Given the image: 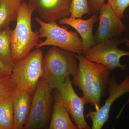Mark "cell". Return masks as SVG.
Returning <instances> with one entry per match:
<instances>
[{
  "instance_id": "obj_1",
  "label": "cell",
  "mask_w": 129,
  "mask_h": 129,
  "mask_svg": "<svg viewBox=\"0 0 129 129\" xmlns=\"http://www.w3.org/2000/svg\"><path fill=\"white\" fill-rule=\"evenodd\" d=\"M75 55L78 68L71 82L82 91L85 103L94 106L96 111L107 89L111 71L103 64L87 60L83 54Z\"/></svg>"
},
{
  "instance_id": "obj_2",
  "label": "cell",
  "mask_w": 129,
  "mask_h": 129,
  "mask_svg": "<svg viewBox=\"0 0 129 129\" xmlns=\"http://www.w3.org/2000/svg\"><path fill=\"white\" fill-rule=\"evenodd\" d=\"M75 53L52 46L43 57V77L52 90L65 81L67 77L76 75L79 61Z\"/></svg>"
},
{
  "instance_id": "obj_3",
  "label": "cell",
  "mask_w": 129,
  "mask_h": 129,
  "mask_svg": "<svg viewBox=\"0 0 129 129\" xmlns=\"http://www.w3.org/2000/svg\"><path fill=\"white\" fill-rule=\"evenodd\" d=\"M34 11L28 3L23 1L19 8L15 28L11 32V49L13 61L28 55L39 43L38 30H32L31 19Z\"/></svg>"
},
{
  "instance_id": "obj_4",
  "label": "cell",
  "mask_w": 129,
  "mask_h": 129,
  "mask_svg": "<svg viewBox=\"0 0 129 129\" xmlns=\"http://www.w3.org/2000/svg\"><path fill=\"white\" fill-rule=\"evenodd\" d=\"M35 20L39 24L40 38H45L37 44L36 48L47 46H56L77 55L83 54V43L76 31L69 30L65 26L61 27L55 21L45 22L38 17Z\"/></svg>"
},
{
  "instance_id": "obj_5",
  "label": "cell",
  "mask_w": 129,
  "mask_h": 129,
  "mask_svg": "<svg viewBox=\"0 0 129 129\" xmlns=\"http://www.w3.org/2000/svg\"><path fill=\"white\" fill-rule=\"evenodd\" d=\"M43 52L36 48L25 57L13 61L11 76L17 86L34 94L43 76Z\"/></svg>"
},
{
  "instance_id": "obj_6",
  "label": "cell",
  "mask_w": 129,
  "mask_h": 129,
  "mask_svg": "<svg viewBox=\"0 0 129 129\" xmlns=\"http://www.w3.org/2000/svg\"><path fill=\"white\" fill-rule=\"evenodd\" d=\"M52 90L42 77L32 98L29 117L23 129L46 128L53 111Z\"/></svg>"
},
{
  "instance_id": "obj_7",
  "label": "cell",
  "mask_w": 129,
  "mask_h": 129,
  "mask_svg": "<svg viewBox=\"0 0 129 129\" xmlns=\"http://www.w3.org/2000/svg\"><path fill=\"white\" fill-rule=\"evenodd\" d=\"M124 42L123 39L115 38L96 43L83 55L87 60L103 64L111 71L116 68L125 70L127 65L121 64L120 60L122 57L129 56V51L123 50L118 47L119 44Z\"/></svg>"
},
{
  "instance_id": "obj_8",
  "label": "cell",
  "mask_w": 129,
  "mask_h": 129,
  "mask_svg": "<svg viewBox=\"0 0 129 129\" xmlns=\"http://www.w3.org/2000/svg\"><path fill=\"white\" fill-rule=\"evenodd\" d=\"M54 100L62 104L72 117L78 129H90L84 114L85 102L83 97L79 96L74 90L70 76L54 89Z\"/></svg>"
},
{
  "instance_id": "obj_9",
  "label": "cell",
  "mask_w": 129,
  "mask_h": 129,
  "mask_svg": "<svg viewBox=\"0 0 129 129\" xmlns=\"http://www.w3.org/2000/svg\"><path fill=\"white\" fill-rule=\"evenodd\" d=\"M107 89L109 95L104 105L95 111H90L86 115L92 120V129H101L110 118L109 113L114 102L123 95L129 93V75L125 77L122 83H117L114 75L109 82Z\"/></svg>"
},
{
  "instance_id": "obj_10",
  "label": "cell",
  "mask_w": 129,
  "mask_h": 129,
  "mask_svg": "<svg viewBox=\"0 0 129 129\" xmlns=\"http://www.w3.org/2000/svg\"><path fill=\"white\" fill-rule=\"evenodd\" d=\"M99 12V26L94 36L95 44L118 38L125 31L122 19L116 15L108 3L102 6Z\"/></svg>"
},
{
  "instance_id": "obj_11",
  "label": "cell",
  "mask_w": 129,
  "mask_h": 129,
  "mask_svg": "<svg viewBox=\"0 0 129 129\" xmlns=\"http://www.w3.org/2000/svg\"><path fill=\"white\" fill-rule=\"evenodd\" d=\"M28 4L45 22L70 17L72 0H28Z\"/></svg>"
},
{
  "instance_id": "obj_12",
  "label": "cell",
  "mask_w": 129,
  "mask_h": 129,
  "mask_svg": "<svg viewBox=\"0 0 129 129\" xmlns=\"http://www.w3.org/2000/svg\"><path fill=\"white\" fill-rule=\"evenodd\" d=\"M98 20V14H95L86 20L82 19L81 18H72L70 17H66L59 20L58 23L69 25L76 29L83 42V55L95 44L92 30L94 24Z\"/></svg>"
},
{
  "instance_id": "obj_13",
  "label": "cell",
  "mask_w": 129,
  "mask_h": 129,
  "mask_svg": "<svg viewBox=\"0 0 129 129\" xmlns=\"http://www.w3.org/2000/svg\"><path fill=\"white\" fill-rule=\"evenodd\" d=\"M25 90L17 86L12 96L14 117V129H22L30 114L32 98Z\"/></svg>"
},
{
  "instance_id": "obj_14",
  "label": "cell",
  "mask_w": 129,
  "mask_h": 129,
  "mask_svg": "<svg viewBox=\"0 0 129 129\" xmlns=\"http://www.w3.org/2000/svg\"><path fill=\"white\" fill-rule=\"evenodd\" d=\"M48 129H78L72 122L69 114L63 106L55 101Z\"/></svg>"
},
{
  "instance_id": "obj_15",
  "label": "cell",
  "mask_w": 129,
  "mask_h": 129,
  "mask_svg": "<svg viewBox=\"0 0 129 129\" xmlns=\"http://www.w3.org/2000/svg\"><path fill=\"white\" fill-rule=\"evenodd\" d=\"M23 0H0V30L17 21Z\"/></svg>"
},
{
  "instance_id": "obj_16",
  "label": "cell",
  "mask_w": 129,
  "mask_h": 129,
  "mask_svg": "<svg viewBox=\"0 0 129 129\" xmlns=\"http://www.w3.org/2000/svg\"><path fill=\"white\" fill-rule=\"evenodd\" d=\"M14 117L12 98L0 99V129H14Z\"/></svg>"
},
{
  "instance_id": "obj_17",
  "label": "cell",
  "mask_w": 129,
  "mask_h": 129,
  "mask_svg": "<svg viewBox=\"0 0 129 129\" xmlns=\"http://www.w3.org/2000/svg\"><path fill=\"white\" fill-rule=\"evenodd\" d=\"M11 32L9 26L0 30V61L12 68L13 61L11 49Z\"/></svg>"
},
{
  "instance_id": "obj_18",
  "label": "cell",
  "mask_w": 129,
  "mask_h": 129,
  "mask_svg": "<svg viewBox=\"0 0 129 129\" xmlns=\"http://www.w3.org/2000/svg\"><path fill=\"white\" fill-rule=\"evenodd\" d=\"M70 11V17L72 18H79L84 14L91 13L88 0H72Z\"/></svg>"
},
{
  "instance_id": "obj_19",
  "label": "cell",
  "mask_w": 129,
  "mask_h": 129,
  "mask_svg": "<svg viewBox=\"0 0 129 129\" xmlns=\"http://www.w3.org/2000/svg\"><path fill=\"white\" fill-rule=\"evenodd\" d=\"M16 87L11 75L0 76V99L12 96Z\"/></svg>"
},
{
  "instance_id": "obj_20",
  "label": "cell",
  "mask_w": 129,
  "mask_h": 129,
  "mask_svg": "<svg viewBox=\"0 0 129 129\" xmlns=\"http://www.w3.org/2000/svg\"><path fill=\"white\" fill-rule=\"evenodd\" d=\"M113 11L119 18L124 17L125 11L129 6V0H107Z\"/></svg>"
},
{
  "instance_id": "obj_21",
  "label": "cell",
  "mask_w": 129,
  "mask_h": 129,
  "mask_svg": "<svg viewBox=\"0 0 129 129\" xmlns=\"http://www.w3.org/2000/svg\"><path fill=\"white\" fill-rule=\"evenodd\" d=\"M105 3V0H89L88 4L91 13L97 14Z\"/></svg>"
},
{
  "instance_id": "obj_22",
  "label": "cell",
  "mask_w": 129,
  "mask_h": 129,
  "mask_svg": "<svg viewBox=\"0 0 129 129\" xmlns=\"http://www.w3.org/2000/svg\"><path fill=\"white\" fill-rule=\"evenodd\" d=\"M12 68L0 61V76H9L11 75Z\"/></svg>"
},
{
  "instance_id": "obj_23",
  "label": "cell",
  "mask_w": 129,
  "mask_h": 129,
  "mask_svg": "<svg viewBox=\"0 0 129 129\" xmlns=\"http://www.w3.org/2000/svg\"><path fill=\"white\" fill-rule=\"evenodd\" d=\"M129 99H128V101H127V102H126L125 103L124 105H123V107H122V108H121V109H120V111H119V112L118 115L116 116V119H118L120 117L121 114H122V112H123V109H124V108L126 106V105H127V104H129Z\"/></svg>"
},
{
  "instance_id": "obj_24",
  "label": "cell",
  "mask_w": 129,
  "mask_h": 129,
  "mask_svg": "<svg viewBox=\"0 0 129 129\" xmlns=\"http://www.w3.org/2000/svg\"><path fill=\"white\" fill-rule=\"evenodd\" d=\"M123 40L126 46L129 48V40L127 37H125Z\"/></svg>"
},
{
  "instance_id": "obj_25",
  "label": "cell",
  "mask_w": 129,
  "mask_h": 129,
  "mask_svg": "<svg viewBox=\"0 0 129 129\" xmlns=\"http://www.w3.org/2000/svg\"><path fill=\"white\" fill-rule=\"evenodd\" d=\"M23 1H28V0H23Z\"/></svg>"
}]
</instances>
